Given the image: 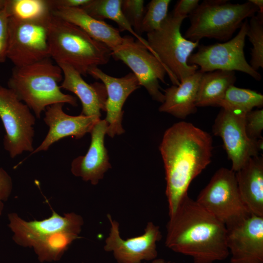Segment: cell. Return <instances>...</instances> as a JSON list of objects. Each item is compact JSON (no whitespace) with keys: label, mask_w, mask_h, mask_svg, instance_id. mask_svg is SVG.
<instances>
[{"label":"cell","mask_w":263,"mask_h":263,"mask_svg":"<svg viewBox=\"0 0 263 263\" xmlns=\"http://www.w3.org/2000/svg\"><path fill=\"white\" fill-rule=\"evenodd\" d=\"M212 138L191 123L181 121L165 132L159 146L166 173L169 215H172L192 181L210 163Z\"/></svg>","instance_id":"obj_1"},{"label":"cell","mask_w":263,"mask_h":263,"mask_svg":"<svg viewBox=\"0 0 263 263\" xmlns=\"http://www.w3.org/2000/svg\"><path fill=\"white\" fill-rule=\"evenodd\" d=\"M226 235L225 225L188 195L169 216L165 244L193 263H213L229 255Z\"/></svg>","instance_id":"obj_2"},{"label":"cell","mask_w":263,"mask_h":263,"mask_svg":"<svg viewBox=\"0 0 263 263\" xmlns=\"http://www.w3.org/2000/svg\"><path fill=\"white\" fill-rule=\"evenodd\" d=\"M63 80L61 69L47 58L23 66H14L7 82L8 88L40 118L46 109L56 103L76 107V98L63 93L59 83Z\"/></svg>","instance_id":"obj_3"},{"label":"cell","mask_w":263,"mask_h":263,"mask_svg":"<svg viewBox=\"0 0 263 263\" xmlns=\"http://www.w3.org/2000/svg\"><path fill=\"white\" fill-rule=\"evenodd\" d=\"M53 15V14H52ZM50 57L73 67L82 75L110 60L111 50L75 25L52 15L49 30Z\"/></svg>","instance_id":"obj_4"},{"label":"cell","mask_w":263,"mask_h":263,"mask_svg":"<svg viewBox=\"0 0 263 263\" xmlns=\"http://www.w3.org/2000/svg\"><path fill=\"white\" fill-rule=\"evenodd\" d=\"M258 12L249 0L232 3L228 0H204L188 16L190 25L184 37L192 41L204 38L228 41L247 18Z\"/></svg>","instance_id":"obj_5"},{"label":"cell","mask_w":263,"mask_h":263,"mask_svg":"<svg viewBox=\"0 0 263 263\" xmlns=\"http://www.w3.org/2000/svg\"><path fill=\"white\" fill-rule=\"evenodd\" d=\"M187 18L171 12L159 29L147 33V41L152 54L164 65L174 85H179L181 81L199 68L188 63V58L199 45V41L189 40L182 35L181 25Z\"/></svg>","instance_id":"obj_6"},{"label":"cell","mask_w":263,"mask_h":263,"mask_svg":"<svg viewBox=\"0 0 263 263\" xmlns=\"http://www.w3.org/2000/svg\"><path fill=\"white\" fill-rule=\"evenodd\" d=\"M196 201L226 228L251 215L240 195L235 172L225 168L215 172Z\"/></svg>","instance_id":"obj_7"},{"label":"cell","mask_w":263,"mask_h":263,"mask_svg":"<svg viewBox=\"0 0 263 263\" xmlns=\"http://www.w3.org/2000/svg\"><path fill=\"white\" fill-rule=\"evenodd\" d=\"M52 15L33 20L9 18L7 59L14 66L51 58L49 35Z\"/></svg>","instance_id":"obj_8"},{"label":"cell","mask_w":263,"mask_h":263,"mask_svg":"<svg viewBox=\"0 0 263 263\" xmlns=\"http://www.w3.org/2000/svg\"><path fill=\"white\" fill-rule=\"evenodd\" d=\"M36 117L11 89L0 85V119L5 132L3 147L11 158L34 151Z\"/></svg>","instance_id":"obj_9"},{"label":"cell","mask_w":263,"mask_h":263,"mask_svg":"<svg viewBox=\"0 0 263 263\" xmlns=\"http://www.w3.org/2000/svg\"><path fill=\"white\" fill-rule=\"evenodd\" d=\"M248 27V22L246 19L238 34L229 40L199 45L197 51L188 58V63L198 66L203 73L216 70L237 71L260 81L261 75L251 67L244 56V47Z\"/></svg>","instance_id":"obj_10"},{"label":"cell","mask_w":263,"mask_h":263,"mask_svg":"<svg viewBox=\"0 0 263 263\" xmlns=\"http://www.w3.org/2000/svg\"><path fill=\"white\" fill-rule=\"evenodd\" d=\"M121 44L112 50L111 56L128 66L151 98L162 103L164 94L159 81L165 83L167 71L159 60L142 43L130 36H125Z\"/></svg>","instance_id":"obj_11"},{"label":"cell","mask_w":263,"mask_h":263,"mask_svg":"<svg viewBox=\"0 0 263 263\" xmlns=\"http://www.w3.org/2000/svg\"><path fill=\"white\" fill-rule=\"evenodd\" d=\"M246 113L222 108L212 127L214 135L220 137L228 158L231 170H239L252 157L263 150V139H250L245 129Z\"/></svg>","instance_id":"obj_12"},{"label":"cell","mask_w":263,"mask_h":263,"mask_svg":"<svg viewBox=\"0 0 263 263\" xmlns=\"http://www.w3.org/2000/svg\"><path fill=\"white\" fill-rule=\"evenodd\" d=\"M107 216L111 227L104 249L112 252L118 263H141L143 260L155 259L157 256L156 243L162 238L159 226L149 222L144 234L123 240L120 235L119 223L113 219L110 214Z\"/></svg>","instance_id":"obj_13"},{"label":"cell","mask_w":263,"mask_h":263,"mask_svg":"<svg viewBox=\"0 0 263 263\" xmlns=\"http://www.w3.org/2000/svg\"><path fill=\"white\" fill-rule=\"evenodd\" d=\"M8 226L14 235L13 239L19 245L30 247L35 241L46 235L63 230L80 233L84 221L82 217L74 212L62 216L52 210L50 217L42 220L26 221L17 213L8 215Z\"/></svg>","instance_id":"obj_14"},{"label":"cell","mask_w":263,"mask_h":263,"mask_svg":"<svg viewBox=\"0 0 263 263\" xmlns=\"http://www.w3.org/2000/svg\"><path fill=\"white\" fill-rule=\"evenodd\" d=\"M227 229L230 263H263V217L250 215Z\"/></svg>","instance_id":"obj_15"},{"label":"cell","mask_w":263,"mask_h":263,"mask_svg":"<svg viewBox=\"0 0 263 263\" xmlns=\"http://www.w3.org/2000/svg\"><path fill=\"white\" fill-rule=\"evenodd\" d=\"M88 75L100 80L106 89V134L113 138L123 134L125 130L122 125L124 114L122 108L129 95L140 87L137 78L132 73L121 77H115L105 73L98 67L91 69Z\"/></svg>","instance_id":"obj_16"},{"label":"cell","mask_w":263,"mask_h":263,"mask_svg":"<svg viewBox=\"0 0 263 263\" xmlns=\"http://www.w3.org/2000/svg\"><path fill=\"white\" fill-rule=\"evenodd\" d=\"M64 104L56 103L46 109L43 121L49 130L43 140L30 155L47 150L51 145L64 137L73 136L76 139L82 138L90 132L94 124L100 119L95 116L69 115L63 110Z\"/></svg>","instance_id":"obj_17"},{"label":"cell","mask_w":263,"mask_h":263,"mask_svg":"<svg viewBox=\"0 0 263 263\" xmlns=\"http://www.w3.org/2000/svg\"><path fill=\"white\" fill-rule=\"evenodd\" d=\"M105 119L98 120L90 132L91 143L87 153L73 159L71 171L75 176L96 185L112 168L104 139L107 129Z\"/></svg>","instance_id":"obj_18"},{"label":"cell","mask_w":263,"mask_h":263,"mask_svg":"<svg viewBox=\"0 0 263 263\" xmlns=\"http://www.w3.org/2000/svg\"><path fill=\"white\" fill-rule=\"evenodd\" d=\"M57 64L63 73V80L60 87L72 92L80 100L82 107L80 114L100 118L101 111L105 110L107 98L104 84L99 82L88 84L82 75L71 66L65 63Z\"/></svg>","instance_id":"obj_19"},{"label":"cell","mask_w":263,"mask_h":263,"mask_svg":"<svg viewBox=\"0 0 263 263\" xmlns=\"http://www.w3.org/2000/svg\"><path fill=\"white\" fill-rule=\"evenodd\" d=\"M239 192L251 214L263 217V158L250 157L235 172Z\"/></svg>","instance_id":"obj_20"},{"label":"cell","mask_w":263,"mask_h":263,"mask_svg":"<svg viewBox=\"0 0 263 263\" xmlns=\"http://www.w3.org/2000/svg\"><path fill=\"white\" fill-rule=\"evenodd\" d=\"M52 14L75 25L93 38L107 46L111 51L123 41V37L118 29L103 20L92 17L81 8L55 9Z\"/></svg>","instance_id":"obj_21"},{"label":"cell","mask_w":263,"mask_h":263,"mask_svg":"<svg viewBox=\"0 0 263 263\" xmlns=\"http://www.w3.org/2000/svg\"><path fill=\"white\" fill-rule=\"evenodd\" d=\"M203 72L198 70L193 75L164 90V100L159 111L184 119L197 111L196 100Z\"/></svg>","instance_id":"obj_22"},{"label":"cell","mask_w":263,"mask_h":263,"mask_svg":"<svg viewBox=\"0 0 263 263\" xmlns=\"http://www.w3.org/2000/svg\"><path fill=\"white\" fill-rule=\"evenodd\" d=\"M236 80L233 71L216 70L203 73L198 90L196 107L217 106Z\"/></svg>","instance_id":"obj_23"},{"label":"cell","mask_w":263,"mask_h":263,"mask_svg":"<svg viewBox=\"0 0 263 263\" xmlns=\"http://www.w3.org/2000/svg\"><path fill=\"white\" fill-rule=\"evenodd\" d=\"M121 3L122 0H91L81 8L97 19L113 20L118 26L119 31L130 32L152 54L147 40L136 34L125 17L121 9Z\"/></svg>","instance_id":"obj_24"},{"label":"cell","mask_w":263,"mask_h":263,"mask_svg":"<svg viewBox=\"0 0 263 263\" xmlns=\"http://www.w3.org/2000/svg\"><path fill=\"white\" fill-rule=\"evenodd\" d=\"M79 234L71 230L61 231L35 241L30 247H33L40 262L57 261L73 242L79 238Z\"/></svg>","instance_id":"obj_25"},{"label":"cell","mask_w":263,"mask_h":263,"mask_svg":"<svg viewBox=\"0 0 263 263\" xmlns=\"http://www.w3.org/2000/svg\"><path fill=\"white\" fill-rule=\"evenodd\" d=\"M263 106L262 94L249 89L237 87L234 85L228 88L217 105L224 109L246 113L253 110L254 107L261 108Z\"/></svg>","instance_id":"obj_26"},{"label":"cell","mask_w":263,"mask_h":263,"mask_svg":"<svg viewBox=\"0 0 263 263\" xmlns=\"http://www.w3.org/2000/svg\"><path fill=\"white\" fill-rule=\"evenodd\" d=\"M5 8L10 17L22 20L47 18L53 10L50 0H6Z\"/></svg>","instance_id":"obj_27"},{"label":"cell","mask_w":263,"mask_h":263,"mask_svg":"<svg viewBox=\"0 0 263 263\" xmlns=\"http://www.w3.org/2000/svg\"><path fill=\"white\" fill-rule=\"evenodd\" d=\"M257 13L250 18L246 37L252 45L249 64L258 72L263 68V14Z\"/></svg>","instance_id":"obj_28"},{"label":"cell","mask_w":263,"mask_h":263,"mask_svg":"<svg viewBox=\"0 0 263 263\" xmlns=\"http://www.w3.org/2000/svg\"><path fill=\"white\" fill-rule=\"evenodd\" d=\"M170 0H151L148 4L142 21L141 33H147L160 28L168 15Z\"/></svg>","instance_id":"obj_29"},{"label":"cell","mask_w":263,"mask_h":263,"mask_svg":"<svg viewBox=\"0 0 263 263\" xmlns=\"http://www.w3.org/2000/svg\"><path fill=\"white\" fill-rule=\"evenodd\" d=\"M143 0H122L121 9L137 34L140 36L142 21L146 8Z\"/></svg>","instance_id":"obj_30"},{"label":"cell","mask_w":263,"mask_h":263,"mask_svg":"<svg viewBox=\"0 0 263 263\" xmlns=\"http://www.w3.org/2000/svg\"><path fill=\"white\" fill-rule=\"evenodd\" d=\"M245 129L247 136L252 140L263 138L261 133L263 129V109L252 110L245 116Z\"/></svg>","instance_id":"obj_31"},{"label":"cell","mask_w":263,"mask_h":263,"mask_svg":"<svg viewBox=\"0 0 263 263\" xmlns=\"http://www.w3.org/2000/svg\"><path fill=\"white\" fill-rule=\"evenodd\" d=\"M10 16L4 8L0 11V63L7 59Z\"/></svg>","instance_id":"obj_32"},{"label":"cell","mask_w":263,"mask_h":263,"mask_svg":"<svg viewBox=\"0 0 263 263\" xmlns=\"http://www.w3.org/2000/svg\"><path fill=\"white\" fill-rule=\"evenodd\" d=\"M12 189L13 182L11 176L0 166V216L2 213L4 203L9 198Z\"/></svg>","instance_id":"obj_33"},{"label":"cell","mask_w":263,"mask_h":263,"mask_svg":"<svg viewBox=\"0 0 263 263\" xmlns=\"http://www.w3.org/2000/svg\"><path fill=\"white\" fill-rule=\"evenodd\" d=\"M199 3V0H179L175 5L172 13L175 16L188 18V16L196 9Z\"/></svg>","instance_id":"obj_34"},{"label":"cell","mask_w":263,"mask_h":263,"mask_svg":"<svg viewBox=\"0 0 263 263\" xmlns=\"http://www.w3.org/2000/svg\"><path fill=\"white\" fill-rule=\"evenodd\" d=\"M91 0H50L53 10L60 8H81Z\"/></svg>","instance_id":"obj_35"},{"label":"cell","mask_w":263,"mask_h":263,"mask_svg":"<svg viewBox=\"0 0 263 263\" xmlns=\"http://www.w3.org/2000/svg\"><path fill=\"white\" fill-rule=\"evenodd\" d=\"M253 4L258 9V13L263 14V0H248Z\"/></svg>","instance_id":"obj_36"},{"label":"cell","mask_w":263,"mask_h":263,"mask_svg":"<svg viewBox=\"0 0 263 263\" xmlns=\"http://www.w3.org/2000/svg\"><path fill=\"white\" fill-rule=\"evenodd\" d=\"M151 263H175L173 262H167L162 259H154Z\"/></svg>","instance_id":"obj_37"},{"label":"cell","mask_w":263,"mask_h":263,"mask_svg":"<svg viewBox=\"0 0 263 263\" xmlns=\"http://www.w3.org/2000/svg\"><path fill=\"white\" fill-rule=\"evenodd\" d=\"M6 2V0H0V11L4 8Z\"/></svg>","instance_id":"obj_38"}]
</instances>
